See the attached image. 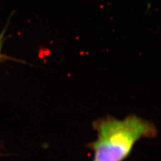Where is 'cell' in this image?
I'll use <instances>...</instances> for the list:
<instances>
[{
	"instance_id": "cell-1",
	"label": "cell",
	"mask_w": 161,
	"mask_h": 161,
	"mask_svg": "<svg viewBox=\"0 0 161 161\" xmlns=\"http://www.w3.org/2000/svg\"><path fill=\"white\" fill-rule=\"evenodd\" d=\"M93 127L96 137L88 147L93 161H124L138 141L157 135L154 124L134 115L122 119L101 118L93 122Z\"/></svg>"
},
{
	"instance_id": "cell-2",
	"label": "cell",
	"mask_w": 161,
	"mask_h": 161,
	"mask_svg": "<svg viewBox=\"0 0 161 161\" xmlns=\"http://www.w3.org/2000/svg\"><path fill=\"white\" fill-rule=\"evenodd\" d=\"M3 35L4 32H3L1 34H0V56H1V50L2 47V44H3Z\"/></svg>"
},
{
	"instance_id": "cell-3",
	"label": "cell",
	"mask_w": 161,
	"mask_h": 161,
	"mask_svg": "<svg viewBox=\"0 0 161 161\" xmlns=\"http://www.w3.org/2000/svg\"><path fill=\"white\" fill-rule=\"evenodd\" d=\"M0 57H1V56H0Z\"/></svg>"
}]
</instances>
